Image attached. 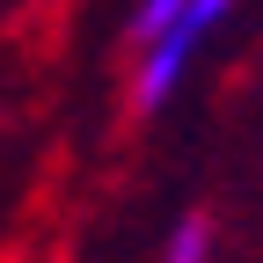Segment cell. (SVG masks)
Returning a JSON list of instances; mask_svg holds the SVG:
<instances>
[{
	"instance_id": "6da1fadb",
	"label": "cell",
	"mask_w": 263,
	"mask_h": 263,
	"mask_svg": "<svg viewBox=\"0 0 263 263\" xmlns=\"http://www.w3.org/2000/svg\"><path fill=\"white\" fill-rule=\"evenodd\" d=\"M227 15H234V0H190V8H183L168 29H161L154 44H139L146 59H139V73H132V103H139L146 117H154V110H161V103H168V95L183 88L190 59L205 51V37H212Z\"/></svg>"
},
{
	"instance_id": "3957f363",
	"label": "cell",
	"mask_w": 263,
	"mask_h": 263,
	"mask_svg": "<svg viewBox=\"0 0 263 263\" xmlns=\"http://www.w3.org/2000/svg\"><path fill=\"white\" fill-rule=\"evenodd\" d=\"M183 8H190V0H139V8H132V44H154Z\"/></svg>"
},
{
	"instance_id": "7a4b0ae2",
	"label": "cell",
	"mask_w": 263,
	"mask_h": 263,
	"mask_svg": "<svg viewBox=\"0 0 263 263\" xmlns=\"http://www.w3.org/2000/svg\"><path fill=\"white\" fill-rule=\"evenodd\" d=\"M161 263H212V219L205 212H183L176 234L161 241Z\"/></svg>"
}]
</instances>
